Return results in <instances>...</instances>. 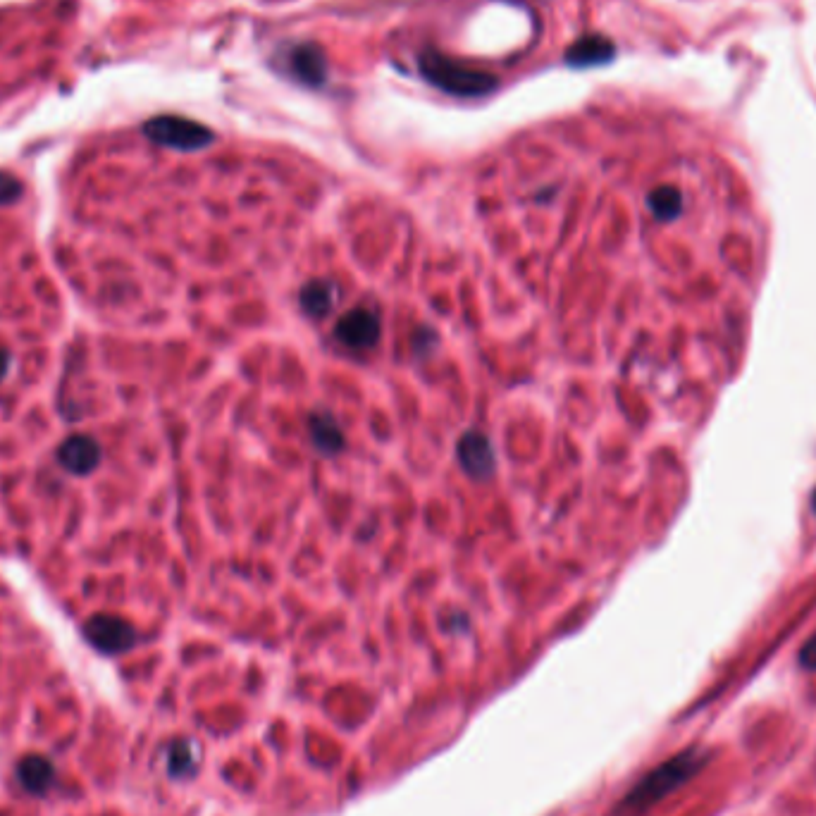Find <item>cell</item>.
Wrapping results in <instances>:
<instances>
[{
	"label": "cell",
	"mask_w": 816,
	"mask_h": 816,
	"mask_svg": "<svg viewBox=\"0 0 816 816\" xmlns=\"http://www.w3.org/2000/svg\"><path fill=\"white\" fill-rule=\"evenodd\" d=\"M702 757L695 752H683L678 757H673L659 769H654L647 778H642L640 785H635L633 790L626 795L623 800V812L628 814H640L645 812L647 807H652L654 802H659L661 797L673 793L678 785H683L692 774H697L702 766Z\"/></svg>",
	"instance_id": "cell-1"
},
{
	"label": "cell",
	"mask_w": 816,
	"mask_h": 816,
	"mask_svg": "<svg viewBox=\"0 0 816 816\" xmlns=\"http://www.w3.org/2000/svg\"><path fill=\"white\" fill-rule=\"evenodd\" d=\"M144 132L148 139H153L160 146L179 148V151H196V148L206 146L210 141V132L206 127L196 125V122L184 120V117H153L146 122Z\"/></svg>",
	"instance_id": "cell-2"
},
{
	"label": "cell",
	"mask_w": 816,
	"mask_h": 816,
	"mask_svg": "<svg viewBox=\"0 0 816 816\" xmlns=\"http://www.w3.org/2000/svg\"><path fill=\"white\" fill-rule=\"evenodd\" d=\"M86 640L94 645L98 652L120 654L134 645V630L129 623L113 616H96L84 626Z\"/></svg>",
	"instance_id": "cell-3"
},
{
	"label": "cell",
	"mask_w": 816,
	"mask_h": 816,
	"mask_svg": "<svg viewBox=\"0 0 816 816\" xmlns=\"http://www.w3.org/2000/svg\"><path fill=\"white\" fill-rule=\"evenodd\" d=\"M58 461L65 471L74 475H89L101 461V449L86 435H74L58 449Z\"/></svg>",
	"instance_id": "cell-4"
},
{
	"label": "cell",
	"mask_w": 816,
	"mask_h": 816,
	"mask_svg": "<svg viewBox=\"0 0 816 816\" xmlns=\"http://www.w3.org/2000/svg\"><path fill=\"white\" fill-rule=\"evenodd\" d=\"M380 335V323L377 315L370 311H354L344 315L337 325V337L349 346V349H370Z\"/></svg>",
	"instance_id": "cell-5"
},
{
	"label": "cell",
	"mask_w": 816,
	"mask_h": 816,
	"mask_svg": "<svg viewBox=\"0 0 816 816\" xmlns=\"http://www.w3.org/2000/svg\"><path fill=\"white\" fill-rule=\"evenodd\" d=\"M53 776H55L53 766L43 757H27L20 764V781L24 788L32 790V793H43V790L53 783Z\"/></svg>",
	"instance_id": "cell-6"
},
{
	"label": "cell",
	"mask_w": 816,
	"mask_h": 816,
	"mask_svg": "<svg viewBox=\"0 0 816 816\" xmlns=\"http://www.w3.org/2000/svg\"><path fill=\"white\" fill-rule=\"evenodd\" d=\"M22 194V184L17 182L15 177L8 175V172H0V203L8 206V203H15Z\"/></svg>",
	"instance_id": "cell-7"
},
{
	"label": "cell",
	"mask_w": 816,
	"mask_h": 816,
	"mask_svg": "<svg viewBox=\"0 0 816 816\" xmlns=\"http://www.w3.org/2000/svg\"><path fill=\"white\" fill-rule=\"evenodd\" d=\"M802 664H805L807 669H816V640L809 642L805 652H802Z\"/></svg>",
	"instance_id": "cell-8"
},
{
	"label": "cell",
	"mask_w": 816,
	"mask_h": 816,
	"mask_svg": "<svg viewBox=\"0 0 816 816\" xmlns=\"http://www.w3.org/2000/svg\"><path fill=\"white\" fill-rule=\"evenodd\" d=\"M8 368H10V356L5 354V351H0V380L8 375Z\"/></svg>",
	"instance_id": "cell-9"
}]
</instances>
